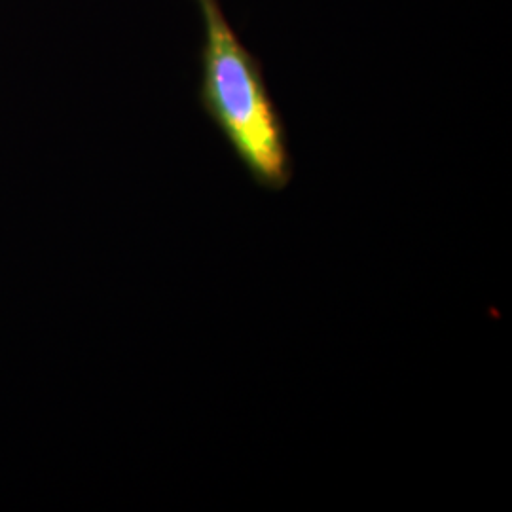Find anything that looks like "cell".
<instances>
[{"instance_id": "obj_1", "label": "cell", "mask_w": 512, "mask_h": 512, "mask_svg": "<svg viewBox=\"0 0 512 512\" xmlns=\"http://www.w3.org/2000/svg\"><path fill=\"white\" fill-rule=\"evenodd\" d=\"M203 23L200 107L260 188L281 192L293 181L283 116L264 69L238 37L220 0H194Z\"/></svg>"}]
</instances>
